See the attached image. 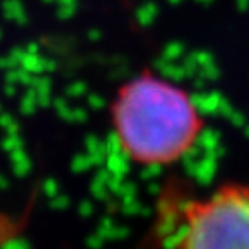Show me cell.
I'll return each instance as SVG.
<instances>
[{
	"label": "cell",
	"mask_w": 249,
	"mask_h": 249,
	"mask_svg": "<svg viewBox=\"0 0 249 249\" xmlns=\"http://www.w3.org/2000/svg\"><path fill=\"white\" fill-rule=\"evenodd\" d=\"M111 129L120 153L135 166L166 168L196 148L205 115L183 85L142 71L116 89Z\"/></svg>",
	"instance_id": "6da1fadb"
},
{
	"label": "cell",
	"mask_w": 249,
	"mask_h": 249,
	"mask_svg": "<svg viewBox=\"0 0 249 249\" xmlns=\"http://www.w3.org/2000/svg\"><path fill=\"white\" fill-rule=\"evenodd\" d=\"M174 249H249V185H222L188 201Z\"/></svg>",
	"instance_id": "7a4b0ae2"
}]
</instances>
